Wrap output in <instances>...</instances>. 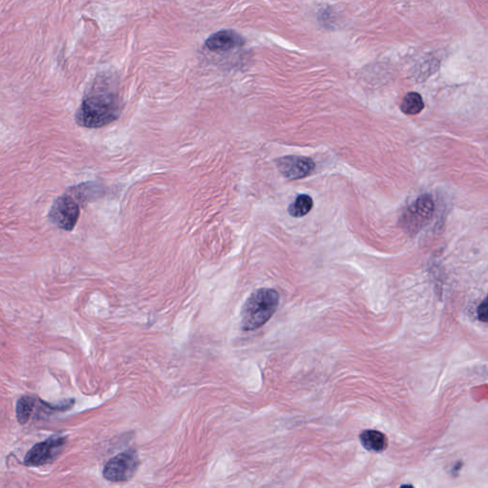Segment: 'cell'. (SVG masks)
<instances>
[{
	"instance_id": "4fadbf2b",
	"label": "cell",
	"mask_w": 488,
	"mask_h": 488,
	"mask_svg": "<svg viewBox=\"0 0 488 488\" xmlns=\"http://www.w3.org/2000/svg\"><path fill=\"white\" fill-rule=\"evenodd\" d=\"M477 313H478V318L479 320H481L482 323H487V301L484 300L482 301L481 304H480V306L478 307V310H477Z\"/></svg>"
},
{
	"instance_id": "7c38bea8",
	"label": "cell",
	"mask_w": 488,
	"mask_h": 488,
	"mask_svg": "<svg viewBox=\"0 0 488 488\" xmlns=\"http://www.w3.org/2000/svg\"><path fill=\"white\" fill-rule=\"evenodd\" d=\"M36 400L30 396H24L20 398L17 404V419L20 425H25L29 422L32 412L34 411Z\"/></svg>"
},
{
	"instance_id": "8992f818",
	"label": "cell",
	"mask_w": 488,
	"mask_h": 488,
	"mask_svg": "<svg viewBox=\"0 0 488 488\" xmlns=\"http://www.w3.org/2000/svg\"><path fill=\"white\" fill-rule=\"evenodd\" d=\"M66 443L65 437L53 435L37 444L27 453L24 463L27 466H40L52 462Z\"/></svg>"
},
{
	"instance_id": "8fae6325",
	"label": "cell",
	"mask_w": 488,
	"mask_h": 488,
	"mask_svg": "<svg viewBox=\"0 0 488 488\" xmlns=\"http://www.w3.org/2000/svg\"><path fill=\"white\" fill-rule=\"evenodd\" d=\"M314 202L311 196L308 195H300L296 196L295 201L288 207V213L294 218L304 217L311 211Z\"/></svg>"
},
{
	"instance_id": "5b68a950",
	"label": "cell",
	"mask_w": 488,
	"mask_h": 488,
	"mask_svg": "<svg viewBox=\"0 0 488 488\" xmlns=\"http://www.w3.org/2000/svg\"><path fill=\"white\" fill-rule=\"evenodd\" d=\"M80 214L77 202L68 195L61 196L54 201L49 212V220L62 230L72 231L77 225Z\"/></svg>"
},
{
	"instance_id": "7a4b0ae2",
	"label": "cell",
	"mask_w": 488,
	"mask_h": 488,
	"mask_svg": "<svg viewBox=\"0 0 488 488\" xmlns=\"http://www.w3.org/2000/svg\"><path fill=\"white\" fill-rule=\"evenodd\" d=\"M280 296L276 290L261 288L248 298L242 312V327L252 331L265 325L273 317L279 306Z\"/></svg>"
},
{
	"instance_id": "9c48e42d",
	"label": "cell",
	"mask_w": 488,
	"mask_h": 488,
	"mask_svg": "<svg viewBox=\"0 0 488 488\" xmlns=\"http://www.w3.org/2000/svg\"><path fill=\"white\" fill-rule=\"evenodd\" d=\"M360 441L361 446L369 452H384L388 446L387 437L384 433L377 430L363 431L360 435Z\"/></svg>"
},
{
	"instance_id": "277c9868",
	"label": "cell",
	"mask_w": 488,
	"mask_h": 488,
	"mask_svg": "<svg viewBox=\"0 0 488 488\" xmlns=\"http://www.w3.org/2000/svg\"><path fill=\"white\" fill-rule=\"evenodd\" d=\"M139 456L134 450L120 453L110 460L104 469V477L110 482H127L139 468Z\"/></svg>"
},
{
	"instance_id": "6da1fadb",
	"label": "cell",
	"mask_w": 488,
	"mask_h": 488,
	"mask_svg": "<svg viewBox=\"0 0 488 488\" xmlns=\"http://www.w3.org/2000/svg\"><path fill=\"white\" fill-rule=\"evenodd\" d=\"M123 111V101L117 80L101 75L94 80L75 114V123L82 127L101 128L117 120Z\"/></svg>"
},
{
	"instance_id": "ba28073f",
	"label": "cell",
	"mask_w": 488,
	"mask_h": 488,
	"mask_svg": "<svg viewBox=\"0 0 488 488\" xmlns=\"http://www.w3.org/2000/svg\"><path fill=\"white\" fill-rule=\"evenodd\" d=\"M245 44L244 37L233 30H222L206 39V46L211 52H228Z\"/></svg>"
},
{
	"instance_id": "30bf717a",
	"label": "cell",
	"mask_w": 488,
	"mask_h": 488,
	"mask_svg": "<svg viewBox=\"0 0 488 488\" xmlns=\"http://www.w3.org/2000/svg\"><path fill=\"white\" fill-rule=\"evenodd\" d=\"M425 108V102L422 96L416 92H411L406 94L401 101V110L406 115H418L423 111Z\"/></svg>"
},
{
	"instance_id": "3957f363",
	"label": "cell",
	"mask_w": 488,
	"mask_h": 488,
	"mask_svg": "<svg viewBox=\"0 0 488 488\" xmlns=\"http://www.w3.org/2000/svg\"><path fill=\"white\" fill-rule=\"evenodd\" d=\"M435 204L432 196L423 195L407 207L401 218V225L407 233L417 234L432 220Z\"/></svg>"
},
{
	"instance_id": "52a82bcc",
	"label": "cell",
	"mask_w": 488,
	"mask_h": 488,
	"mask_svg": "<svg viewBox=\"0 0 488 488\" xmlns=\"http://www.w3.org/2000/svg\"><path fill=\"white\" fill-rule=\"evenodd\" d=\"M277 167L285 179L301 180L314 171L315 163L306 156H287L277 161Z\"/></svg>"
}]
</instances>
